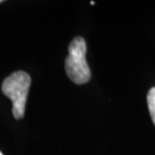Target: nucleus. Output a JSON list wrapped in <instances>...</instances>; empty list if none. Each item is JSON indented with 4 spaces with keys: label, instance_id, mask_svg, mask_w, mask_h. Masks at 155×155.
<instances>
[{
    "label": "nucleus",
    "instance_id": "obj_3",
    "mask_svg": "<svg viewBox=\"0 0 155 155\" xmlns=\"http://www.w3.org/2000/svg\"><path fill=\"white\" fill-rule=\"evenodd\" d=\"M147 103H148V109L152 119V122L155 125V87L151 88L148 92L147 95Z\"/></svg>",
    "mask_w": 155,
    "mask_h": 155
},
{
    "label": "nucleus",
    "instance_id": "obj_4",
    "mask_svg": "<svg viewBox=\"0 0 155 155\" xmlns=\"http://www.w3.org/2000/svg\"><path fill=\"white\" fill-rule=\"evenodd\" d=\"M0 155H3V154H2V152H1V151H0Z\"/></svg>",
    "mask_w": 155,
    "mask_h": 155
},
{
    "label": "nucleus",
    "instance_id": "obj_5",
    "mask_svg": "<svg viewBox=\"0 0 155 155\" xmlns=\"http://www.w3.org/2000/svg\"><path fill=\"white\" fill-rule=\"evenodd\" d=\"M3 1H2V0H0V3H2Z\"/></svg>",
    "mask_w": 155,
    "mask_h": 155
},
{
    "label": "nucleus",
    "instance_id": "obj_1",
    "mask_svg": "<svg viewBox=\"0 0 155 155\" xmlns=\"http://www.w3.org/2000/svg\"><path fill=\"white\" fill-rule=\"evenodd\" d=\"M31 79L23 71L12 73L2 83V93L12 101V113L15 119H21L25 114V105Z\"/></svg>",
    "mask_w": 155,
    "mask_h": 155
},
{
    "label": "nucleus",
    "instance_id": "obj_2",
    "mask_svg": "<svg viewBox=\"0 0 155 155\" xmlns=\"http://www.w3.org/2000/svg\"><path fill=\"white\" fill-rule=\"evenodd\" d=\"M87 43L82 36H77L69 45V54L64 61L68 77L73 83L83 85L91 79V71L86 60Z\"/></svg>",
    "mask_w": 155,
    "mask_h": 155
}]
</instances>
